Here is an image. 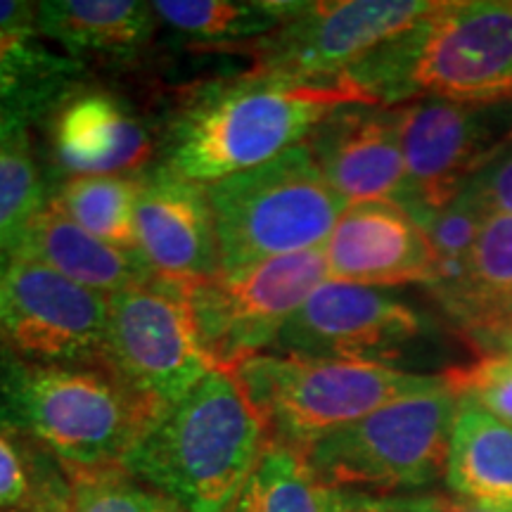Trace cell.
I'll use <instances>...</instances> for the list:
<instances>
[{"label":"cell","instance_id":"cell-1","mask_svg":"<svg viewBox=\"0 0 512 512\" xmlns=\"http://www.w3.org/2000/svg\"><path fill=\"white\" fill-rule=\"evenodd\" d=\"M370 102L347 76L299 79L252 72L202 81L183 93L159 138V166L209 185L271 162L337 112Z\"/></svg>","mask_w":512,"mask_h":512},{"label":"cell","instance_id":"cell-2","mask_svg":"<svg viewBox=\"0 0 512 512\" xmlns=\"http://www.w3.org/2000/svg\"><path fill=\"white\" fill-rule=\"evenodd\" d=\"M370 102H512V0H446L349 69Z\"/></svg>","mask_w":512,"mask_h":512},{"label":"cell","instance_id":"cell-3","mask_svg":"<svg viewBox=\"0 0 512 512\" xmlns=\"http://www.w3.org/2000/svg\"><path fill=\"white\" fill-rule=\"evenodd\" d=\"M268 439L235 375L211 370L150 420L121 467L185 512H228Z\"/></svg>","mask_w":512,"mask_h":512},{"label":"cell","instance_id":"cell-4","mask_svg":"<svg viewBox=\"0 0 512 512\" xmlns=\"http://www.w3.org/2000/svg\"><path fill=\"white\" fill-rule=\"evenodd\" d=\"M159 411L110 368L36 363L0 347V430L69 470L121 465Z\"/></svg>","mask_w":512,"mask_h":512},{"label":"cell","instance_id":"cell-5","mask_svg":"<svg viewBox=\"0 0 512 512\" xmlns=\"http://www.w3.org/2000/svg\"><path fill=\"white\" fill-rule=\"evenodd\" d=\"M233 375L264 420L271 441L299 453L387 403L446 384L444 373L420 375L387 363L275 351L249 358Z\"/></svg>","mask_w":512,"mask_h":512},{"label":"cell","instance_id":"cell-6","mask_svg":"<svg viewBox=\"0 0 512 512\" xmlns=\"http://www.w3.org/2000/svg\"><path fill=\"white\" fill-rule=\"evenodd\" d=\"M204 190L221 273L325 247L349 207L320 174L306 143Z\"/></svg>","mask_w":512,"mask_h":512},{"label":"cell","instance_id":"cell-7","mask_svg":"<svg viewBox=\"0 0 512 512\" xmlns=\"http://www.w3.org/2000/svg\"><path fill=\"white\" fill-rule=\"evenodd\" d=\"M446 377V375H444ZM458 396L444 387L392 401L304 453L325 489L401 496L446 475Z\"/></svg>","mask_w":512,"mask_h":512},{"label":"cell","instance_id":"cell-8","mask_svg":"<svg viewBox=\"0 0 512 512\" xmlns=\"http://www.w3.org/2000/svg\"><path fill=\"white\" fill-rule=\"evenodd\" d=\"M330 280L325 247L264 261L190 285L200 342L216 370L233 373L273 349L302 304Z\"/></svg>","mask_w":512,"mask_h":512},{"label":"cell","instance_id":"cell-9","mask_svg":"<svg viewBox=\"0 0 512 512\" xmlns=\"http://www.w3.org/2000/svg\"><path fill=\"white\" fill-rule=\"evenodd\" d=\"M107 368L157 408L178 401L216 370L192 316L190 285L155 275L112 294Z\"/></svg>","mask_w":512,"mask_h":512},{"label":"cell","instance_id":"cell-10","mask_svg":"<svg viewBox=\"0 0 512 512\" xmlns=\"http://www.w3.org/2000/svg\"><path fill=\"white\" fill-rule=\"evenodd\" d=\"M110 297L41 261H0V347L36 363L107 368Z\"/></svg>","mask_w":512,"mask_h":512},{"label":"cell","instance_id":"cell-11","mask_svg":"<svg viewBox=\"0 0 512 512\" xmlns=\"http://www.w3.org/2000/svg\"><path fill=\"white\" fill-rule=\"evenodd\" d=\"M394 112L408 178L403 209L413 219L451 204L512 143V102L418 100Z\"/></svg>","mask_w":512,"mask_h":512},{"label":"cell","instance_id":"cell-12","mask_svg":"<svg viewBox=\"0 0 512 512\" xmlns=\"http://www.w3.org/2000/svg\"><path fill=\"white\" fill-rule=\"evenodd\" d=\"M437 8L434 0H316L290 3V12L268 36L245 43L256 69L335 79Z\"/></svg>","mask_w":512,"mask_h":512},{"label":"cell","instance_id":"cell-13","mask_svg":"<svg viewBox=\"0 0 512 512\" xmlns=\"http://www.w3.org/2000/svg\"><path fill=\"white\" fill-rule=\"evenodd\" d=\"M425 330L422 313L382 287L325 280L290 318L271 351L389 366Z\"/></svg>","mask_w":512,"mask_h":512},{"label":"cell","instance_id":"cell-14","mask_svg":"<svg viewBox=\"0 0 512 512\" xmlns=\"http://www.w3.org/2000/svg\"><path fill=\"white\" fill-rule=\"evenodd\" d=\"M43 121L50 159L64 178L138 176L159 152L143 114L105 86L76 83Z\"/></svg>","mask_w":512,"mask_h":512},{"label":"cell","instance_id":"cell-15","mask_svg":"<svg viewBox=\"0 0 512 512\" xmlns=\"http://www.w3.org/2000/svg\"><path fill=\"white\" fill-rule=\"evenodd\" d=\"M320 174L347 204H408V178L394 107H339L306 140Z\"/></svg>","mask_w":512,"mask_h":512},{"label":"cell","instance_id":"cell-16","mask_svg":"<svg viewBox=\"0 0 512 512\" xmlns=\"http://www.w3.org/2000/svg\"><path fill=\"white\" fill-rule=\"evenodd\" d=\"M330 280L366 287L437 283L425 228L396 202L349 204L325 242Z\"/></svg>","mask_w":512,"mask_h":512},{"label":"cell","instance_id":"cell-17","mask_svg":"<svg viewBox=\"0 0 512 512\" xmlns=\"http://www.w3.org/2000/svg\"><path fill=\"white\" fill-rule=\"evenodd\" d=\"M136 240L138 252L159 278L195 285L221 275L207 190L159 164L143 174Z\"/></svg>","mask_w":512,"mask_h":512},{"label":"cell","instance_id":"cell-18","mask_svg":"<svg viewBox=\"0 0 512 512\" xmlns=\"http://www.w3.org/2000/svg\"><path fill=\"white\" fill-rule=\"evenodd\" d=\"M432 294L465 335L501 349L512 332V216H486L460 280Z\"/></svg>","mask_w":512,"mask_h":512},{"label":"cell","instance_id":"cell-19","mask_svg":"<svg viewBox=\"0 0 512 512\" xmlns=\"http://www.w3.org/2000/svg\"><path fill=\"white\" fill-rule=\"evenodd\" d=\"M12 254L41 261L64 278L105 297L155 278L143 254L95 238L50 202Z\"/></svg>","mask_w":512,"mask_h":512},{"label":"cell","instance_id":"cell-20","mask_svg":"<svg viewBox=\"0 0 512 512\" xmlns=\"http://www.w3.org/2000/svg\"><path fill=\"white\" fill-rule=\"evenodd\" d=\"M159 27L152 3L140 0H50L38 3V36L86 62L131 60L150 46Z\"/></svg>","mask_w":512,"mask_h":512},{"label":"cell","instance_id":"cell-21","mask_svg":"<svg viewBox=\"0 0 512 512\" xmlns=\"http://www.w3.org/2000/svg\"><path fill=\"white\" fill-rule=\"evenodd\" d=\"M86 72V62L50 48L38 31H0V124L43 121Z\"/></svg>","mask_w":512,"mask_h":512},{"label":"cell","instance_id":"cell-22","mask_svg":"<svg viewBox=\"0 0 512 512\" xmlns=\"http://www.w3.org/2000/svg\"><path fill=\"white\" fill-rule=\"evenodd\" d=\"M444 482L463 501L512 512V427L460 401Z\"/></svg>","mask_w":512,"mask_h":512},{"label":"cell","instance_id":"cell-23","mask_svg":"<svg viewBox=\"0 0 512 512\" xmlns=\"http://www.w3.org/2000/svg\"><path fill=\"white\" fill-rule=\"evenodd\" d=\"M143 174L79 176L50 185L48 202L95 238L138 252L136 204Z\"/></svg>","mask_w":512,"mask_h":512},{"label":"cell","instance_id":"cell-24","mask_svg":"<svg viewBox=\"0 0 512 512\" xmlns=\"http://www.w3.org/2000/svg\"><path fill=\"white\" fill-rule=\"evenodd\" d=\"M157 19L178 34L195 41L245 46L268 36L283 24L290 3L283 0H157L152 3Z\"/></svg>","mask_w":512,"mask_h":512},{"label":"cell","instance_id":"cell-25","mask_svg":"<svg viewBox=\"0 0 512 512\" xmlns=\"http://www.w3.org/2000/svg\"><path fill=\"white\" fill-rule=\"evenodd\" d=\"M50 183L38 162L27 126L0 133V261L19 247L31 223L46 209Z\"/></svg>","mask_w":512,"mask_h":512},{"label":"cell","instance_id":"cell-26","mask_svg":"<svg viewBox=\"0 0 512 512\" xmlns=\"http://www.w3.org/2000/svg\"><path fill=\"white\" fill-rule=\"evenodd\" d=\"M325 486L313 477L304 453L268 439L252 475L228 512H323Z\"/></svg>","mask_w":512,"mask_h":512},{"label":"cell","instance_id":"cell-27","mask_svg":"<svg viewBox=\"0 0 512 512\" xmlns=\"http://www.w3.org/2000/svg\"><path fill=\"white\" fill-rule=\"evenodd\" d=\"M486 209L470 192L463 190L451 204L432 214L415 219L425 228L430 245L437 256V283L430 290L453 285L463 275L467 259L477 245L486 221Z\"/></svg>","mask_w":512,"mask_h":512},{"label":"cell","instance_id":"cell-28","mask_svg":"<svg viewBox=\"0 0 512 512\" xmlns=\"http://www.w3.org/2000/svg\"><path fill=\"white\" fill-rule=\"evenodd\" d=\"M69 477L76 512H185L171 498L128 475L121 465L69 470Z\"/></svg>","mask_w":512,"mask_h":512},{"label":"cell","instance_id":"cell-29","mask_svg":"<svg viewBox=\"0 0 512 512\" xmlns=\"http://www.w3.org/2000/svg\"><path fill=\"white\" fill-rule=\"evenodd\" d=\"M444 375L458 401L472 403L512 427V351H491L470 366Z\"/></svg>","mask_w":512,"mask_h":512},{"label":"cell","instance_id":"cell-30","mask_svg":"<svg viewBox=\"0 0 512 512\" xmlns=\"http://www.w3.org/2000/svg\"><path fill=\"white\" fill-rule=\"evenodd\" d=\"M17 444V441H15ZM27 463L31 494L27 510L29 512H76L74 486L69 470L60 460L41 451V448L17 444Z\"/></svg>","mask_w":512,"mask_h":512},{"label":"cell","instance_id":"cell-31","mask_svg":"<svg viewBox=\"0 0 512 512\" xmlns=\"http://www.w3.org/2000/svg\"><path fill=\"white\" fill-rule=\"evenodd\" d=\"M486 214L512 216V143L465 185Z\"/></svg>","mask_w":512,"mask_h":512},{"label":"cell","instance_id":"cell-32","mask_svg":"<svg viewBox=\"0 0 512 512\" xmlns=\"http://www.w3.org/2000/svg\"><path fill=\"white\" fill-rule=\"evenodd\" d=\"M31 494L22 451L0 430V508H27Z\"/></svg>","mask_w":512,"mask_h":512},{"label":"cell","instance_id":"cell-33","mask_svg":"<svg viewBox=\"0 0 512 512\" xmlns=\"http://www.w3.org/2000/svg\"><path fill=\"white\" fill-rule=\"evenodd\" d=\"M389 503L394 512H503L446 494H401L389 496Z\"/></svg>","mask_w":512,"mask_h":512},{"label":"cell","instance_id":"cell-34","mask_svg":"<svg viewBox=\"0 0 512 512\" xmlns=\"http://www.w3.org/2000/svg\"><path fill=\"white\" fill-rule=\"evenodd\" d=\"M323 512H394L389 496H373L363 491L325 489Z\"/></svg>","mask_w":512,"mask_h":512},{"label":"cell","instance_id":"cell-35","mask_svg":"<svg viewBox=\"0 0 512 512\" xmlns=\"http://www.w3.org/2000/svg\"><path fill=\"white\" fill-rule=\"evenodd\" d=\"M38 3L0 0V31H36Z\"/></svg>","mask_w":512,"mask_h":512},{"label":"cell","instance_id":"cell-36","mask_svg":"<svg viewBox=\"0 0 512 512\" xmlns=\"http://www.w3.org/2000/svg\"><path fill=\"white\" fill-rule=\"evenodd\" d=\"M498 351H512V332L508 337H505V342L501 344V349H498Z\"/></svg>","mask_w":512,"mask_h":512},{"label":"cell","instance_id":"cell-37","mask_svg":"<svg viewBox=\"0 0 512 512\" xmlns=\"http://www.w3.org/2000/svg\"><path fill=\"white\" fill-rule=\"evenodd\" d=\"M0 512H29L27 508H0Z\"/></svg>","mask_w":512,"mask_h":512},{"label":"cell","instance_id":"cell-38","mask_svg":"<svg viewBox=\"0 0 512 512\" xmlns=\"http://www.w3.org/2000/svg\"><path fill=\"white\" fill-rule=\"evenodd\" d=\"M5 126H8V124H0V133H3V128H5Z\"/></svg>","mask_w":512,"mask_h":512}]
</instances>
